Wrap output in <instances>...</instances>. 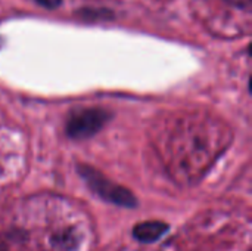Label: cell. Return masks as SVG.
<instances>
[{"label": "cell", "mask_w": 252, "mask_h": 251, "mask_svg": "<svg viewBox=\"0 0 252 251\" xmlns=\"http://www.w3.org/2000/svg\"><path fill=\"white\" fill-rule=\"evenodd\" d=\"M109 112L100 108L74 111L66 121V135L72 139H87L96 135L109 120Z\"/></svg>", "instance_id": "cell-1"}, {"label": "cell", "mask_w": 252, "mask_h": 251, "mask_svg": "<svg viewBox=\"0 0 252 251\" xmlns=\"http://www.w3.org/2000/svg\"><path fill=\"white\" fill-rule=\"evenodd\" d=\"M80 173L84 178V180L90 185V188L97 195H100L103 200L118 204V206H123V207H134L136 206V198L133 197L131 192H128L126 188H121V186L112 183L111 180L103 178L100 173H97L92 167L83 166L80 169Z\"/></svg>", "instance_id": "cell-2"}, {"label": "cell", "mask_w": 252, "mask_h": 251, "mask_svg": "<svg viewBox=\"0 0 252 251\" xmlns=\"http://www.w3.org/2000/svg\"><path fill=\"white\" fill-rule=\"evenodd\" d=\"M167 232H168L167 223L151 220V222H142L136 225L133 229V237L140 243L151 244V243H157L158 240H161Z\"/></svg>", "instance_id": "cell-3"}, {"label": "cell", "mask_w": 252, "mask_h": 251, "mask_svg": "<svg viewBox=\"0 0 252 251\" xmlns=\"http://www.w3.org/2000/svg\"><path fill=\"white\" fill-rule=\"evenodd\" d=\"M43 7H46V9H56V7H59L61 6V3H62V0H37Z\"/></svg>", "instance_id": "cell-4"}, {"label": "cell", "mask_w": 252, "mask_h": 251, "mask_svg": "<svg viewBox=\"0 0 252 251\" xmlns=\"http://www.w3.org/2000/svg\"><path fill=\"white\" fill-rule=\"evenodd\" d=\"M229 1L233 4H238V6H244V4H248L250 0H229Z\"/></svg>", "instance_id": "cell-5"}, {"label": "cell", "mask_w": 252, "mask_h": 251, "mask_svg": "<svg viewBox=\"0 0 252 251\" xmlns=\"http://www.w3.org/2000/svg\"><path fill=\"white\" fill-rule=\"evenodd\" d=\"M0 251H4L3 250V246H1V244H0Z\"/></svg>", "instance_id": "cell-6"}]
</instances>
